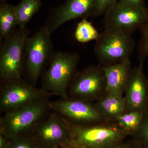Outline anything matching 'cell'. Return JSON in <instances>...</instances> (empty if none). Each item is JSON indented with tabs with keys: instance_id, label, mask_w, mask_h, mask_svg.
Masks as SVG:
<instances>
[{
	"instance_id": "22",
	"label": "cell",
	"mask_w": 148,
	"mask_h": 148,
	"mask_svg": "<svg viewBox=\"0 0 148 148\" xmlns=\"http://www.w3.org/2000/svg\"><path fill=\"white\" fill-rule=\"evenodd\" d=\"M141 37L138 43L140 61L144 62L148 56V21L140 29Z\"/></svg>"
},
{
	"instance_id": "10",
	"label": "cell",
	"mask_w": 148,
	"mask_h": 148,
	"mask_svg": "<svg viewBox=\"0 0 148 148\" xmlns=\"http://www.w3.org/2000/svg\"><path fill=\"white\" fill-rule=\"evenodd\" d=\"M148 21V10L124 5L117 2L104 14L105 29L131 35Z\"/></svg>"
},
{
	"instance_id": "15",
	"label": "cell",
	"mask_w": 148,
	"mask_h": 148,
	"mask_svg": "<svg viewBox=\"0 0 148 148\" xmlns=\"http://www.w3.org/2000/svg\"><path fill=\"white\" fill-rule=\"evenodd\" d=\"M106 121L115 122L126 112V105L123 95L106 94L95 104Z\"/></svg>"
},
{
	"instance_id": "11",
	"label": "cell",
	"mask_w": 148,
	"mask_h": 148,
	"mask_svg": "<svg viewBox=\"0 0 148 148\" xmlns=\"http://www.w3.org/2000/svg\"><path fill=\"white\" fill-rule=\"evenodd\" d=\"M51 109L72 123L95 124L106 121L95 104L89 101L67 98L49 102Z\"/></svg>"
},
{
	"instance_id": "6",
	"label": "cell",
	"mask_w": 148,
	"mask_h": 148,
	"mask_svg": "<svg viewBox=\"0 0 148 148\" xmlns=\"http://www.w3.org/2000/svg\"><path fill=\"white\" fill-rule=\"evenodd\" d=\"M51 34L45 25L26 40L24 68L34 85L36 83L44 67L48 62H50L54 53Z\"/></svg>"
},
{
	"instance_id": "18",
	"label": "cell",
	"mask_w": 148,
	"mask_h": 148,
	"mask_svg": "<svg viewBox=\"0 0 148 148\" xmlns=\"http://www.w3.org/2000/svg\"><path fill=\"white\" fill-rule=\"evenodd\" d=\"M41 0H21L16 6L18 28H26L27 23L41 6Z\"/></svg>"
},
{
	"instance_id": "25",
	"label": "cell",
	"mask_w": 148,
	"mask_h": 148,
	"mask_svg": "<svg viewBox=\"0 0 148 148\" xmlns=\"http://www.w3.org/2000/svg\"><path fill=\"white\" fill-rule=\"evenodd\" d=\"M115 148H141L138 145V143L135 142L131 137L126 139L121 144L117 146Z\"/></svg>"
},
{
	"instance_id": "3",
	"label": "cell",
	"mask_w": 148,
	"mask_h": 148,
	"mask_svg": "<svg viewBox=\"0 0 148 148\" xmlns=\"http://www.w3.org/2000/svg\"><path fill=\"white\" fill-rule=\"evenodd\" d=\"M79 60V56L75 53L54 52L43 77V89L61 99L69 98V86L76 74Z\"/></svg>"
},
{
	"instance_id": "23",
	"label": "cell",
	"mask_w": 148,
	"mask_h": 148,
	"mask_svg": "<svg viewBox=\"0 0 148 148\" xmlns=\"http://www.w3.org/2000/svg\"><path fill=\"white\" fill-rule=\"evenodd\" d=\"M118 1L119 0H96L93 16H98L104 14L109 8Z\"/></svg>"
},
{
	"instance_id": "17",
	"label": "cell",
	"mask_w": 148,
	"mask_h": 148,
	"mask_svg": "<svg viewBox=\"0 0 148 148\" xmlns=\"http://www.w3.org/2000/svg\"><path fill=\"white\" fill-rule=\"evenodd\" d=\"M145 112L135 110L125 112L118 118L115 122L130 137H132L140 128Z\"/></svg>"
},
{
	"instance_id": "8",
	"label": "cell",
	"mask_w": 148,
	"mask_h": 148,
	"mask_svg": "<svg viewBox=\"0 0 148 148\" xmlns=\"http://www.w3.org/2000/svg\"><path fill=\"white\" fill-rule=\"evenodd\" d=\"M106 86L103 66H90L76 74L68 93L75 99L97 101L106 94Z\"/></svg>"
},
{
	"instance_id": "1",
	"label": "cell",
	"mask_w": 148,
	"mask_h": 148,
	"mask_svg": "<svg viewBox=\"0 0 148 148\" xmlns=\"http://www.w3.org/2000/svg\"><path fill=\"white\" fill-rule=\"evenodd\" d=\"M67 121L70 132L67 144L81 148H115L130 137L115 122L79 125Z\"/></svg>"
},
{
	"instance_id": "26",
	"label": "cell",
	"mask_w": 148,
	"mask_h": 148,
	"mask_svg": "<svg viewBox=\"0 0 148 148\" xmlns=\"http://www.w3.org/2000/svg\"><path fill=\"white\" fill-rule=\"evenodd\" d=\"M9 140L2 133H0V148H7L10 143Z\"/></svg>"
},
{
	"instance_id": "24",
	"label": "cell",
	"mask_w": 148,
	"mask_h": 148,
	"mask_svg": "<svg viewBox=\"0 0 148 148\" xmlns=\"http://www.w3.org/2000/svg\"><path fill=\"white\" fill-rule=\"evenodd\" d=\"M119 2L131 7L144 10H147L146 6L145 0H119Z\"/></svg>"
},
{
	"instance_id": "13",
	"label": "cell",
	"mask_w": 148,
	"mask_h": 148,
	"mask_svg": "<svg viewBox=\"0 0 148 148\" xmlns=\"http://www.w3.org/2000/svg\"><path fill=\"white\" fill-rule=\"evenodd\" d=\"M144 62L132 69L125 90L126 112L148 109V79L143 69Z\"/></svg>"
},
{
	"instance_id": "16",
	"label": "cell",
	"mask_w": 148,
	"mask_h": 148,
	"mask_svg": "<svg viewBox=\"0 0 148 148\" xmlns=\"http://www.w3.org/2000/svg\"><path fill=\"white\" fill-rule=\"evenodd\" d=\"M18 27L16 6L5 3L0 6V38L3 40L16 30Z\"/></svg>"
},
{
	"instance_id": "4",
	"label": "cell",
	"mask_w": 148,
	"mask_h": 148,
	"mask_svg": "<svg viewBox=\"0 0 148 148\" xmlns=\"http://www.w3.org/2000/svg\"><path fill=\"white\" fill-rule=\"evenodd\" d=\"M135 47L131 35L105 29L95 41L94 51L99 65L105 67L130 59Z\"/></svg>"
},
{
	"instance_id": "12",
	"label": "cell",
	"mask_w": 148,
	"mask_h": 148,
	"mask_svg": "<svg viewBox=\"0 0 148 148\" xmlns=\"http://www.w3.org/2000/svg\"><path fill=\"white\" fill-rule=\"evenodd\" d=\"M96 3V0H66L51 10L45 25L52 33L68 21L93 16Z\"/></svg>"
},
{
	"instance_id": "21",
	"label": "cell",
	"mask_w": 148,
	"mask_h": 148,
	"mask_svg": "<svg viewBox=\"0 0 148 148\" xmlns=\"http://www.w3.org/2000/svg\"><path fill=\"white\" fill-rule=\"evenodd\" d=\"M7 148H40L31 133L10 140Z\"/></svg>"
},
{
	"instance_id": "5",
	"label": "cell",
	"mask_w": 148,
	"mask_h": 148,
	"mask_svg": "<svg viewBox=\"0 0 148 148\" xmlns=\"http://www.w3.org/2000/svg\"><path fill=\"white\" fill-rule=\"evenodd\" d=\"M31 31L18 28L3 40L0 49L1 81L21 79L24 69V47Z\"/></svg>"
},
{
	"instance_id": "14",
	"label": "cell",
	"mask_w": 148,
	"mask_h": 148,
	"mask_svg": "<svg viewBox=\"0 0 148 148\" xmlns=\"http://www.w3.org/2000/svg\"><path fill=\"white\" fill-rule=\"evenodd\" d=\"M103 67L106 94L123 95L132 70L130 59Z\"/></svg>"
},
{
	"instance_id": "28",
	"label": "cell",
	"mask_w": 148,
	"mask_h": 148,
	"mask_svg": "<svg viewBox=\"0 0 148 148\" xmlns=\"http://www.w3.org/2000/svg\"><path fill=\"white\" fill-rule=\"evenodd\" d=\"M7 0H0V2H1V4L3 3H5V2Z\"/></svg>"
},
{
	"instance_id": "20",
	"label": "cell",
	"mask_w": 148,
	"mask_h": 148,
	"mask_svg": "<svg viewBox=\"0 0 148 148\" xmlns=\"http://www.w3.org/2000/svg\"><path fill=\"white\" fill-rule=\"evenodd\" d=\"M131 137L141 148H148V109L145 112L142 124L137 132Z\"/></svg>"
},
{
	"instance_id": "2",
	"label": "cell",
	"mask_w": 148,
	"mask_h": 148,
	"mask_svg": "<svg viewBox=\"0 0 148 148\" xmlns=\"http://www.w3.org/2000/svg\"><path fill=\"white\" fill-rule=\"evenodd\" d=\"M47 99L38 100L4 113L0 121V133L10 140L31 133L51 109Z\"/></svg>"
},
{
	"instance_id": "19",
	"label": "cell",
	"mask_w": 148,
	"mask_h": 148,
	"mask_svg": "<svg viewBox=\"0 0 148 148\" xmlns=\"http://www.w3.org/2000/svg\"><path fill=\"white\" fill-rule=\"evenodd\" d=\"M100 34V33L91 22L87 18H83L77 24L74 36L78 42L85 43L92 40L96 41Z\"/></svg>"
},
{
	"instance_id": "9",
	"label": "cell",
	"mask_w": 148,
	"mask_h": 148,
	"mask_svg": "<svg viewBox=\"0 0 148 148\" xmlns=\"http://www.w3.org/2000/svg\"><path fill=\"white\" fill-rule=\"evenodd\" d=\"M31 133L40 148H61L70 135L67 120L56 113L44 118Z\"/></svg>"
},
{
	"instance_id": "27",
	"label": "cell",
	"mask_w": 148,
	"mask_h": 148,
	"mask_svg": "<svg viewBox=\"0 0 148 148\" xmlns=\"http://www.w3.org/2000/svg\"><path fill=\"white\" fill-rule=\"evenodd\" d=\"M61 148H81L76 146L72 145H69V144H66L63 147H61Z\"/></svg>"
},
{
	"instance_id": "7",
	"label": "cell",
	"mask_w": 148,
	"mask_h": 148,
	"mask_svg": "<svg viewBox=\"0 0 148 148\" xmlns=\"http://www.w3.org/2000/svg\"><path fill=\"white\" fill-rule=\"evenodd\" d=\"M0 110L3 113L53 95L43 88H37L22 79L1 82Z\"/></svg>"
}]
</instances>
